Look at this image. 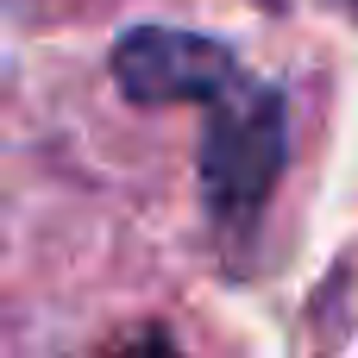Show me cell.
I'll list each match as a JSON object with an SVG mask.
<instances>
[{"label": "cell", "mask_w": 358, "mask_h": 358, "mask_svg": "<svg viewBox=\"0 0 358 358\" xmlns=\"http://www.w3.org/2000/svg\"><path fill=\"white\" fill-rule=\"evenodd\" d=\"M201 120V195L220 233H239L258 220V208L271 201L283 157H289V120H283V94L245 69H233L208 101Z\"/></svg>", "instance_id": "obj_1"}, {"label": "cell", "mask_w": 358, "mask_h": 358, "mask_svg": "<svg viewBox=\"0 0 358 358\" xmlns=\"http://www.w3.org/2000/svg\"><path fill=\"white\" fill-rule=\"evenodd\" d=\"M340 6H346V13H358V0H340Z\"/></svg>", "instance_id": "obj_4"}, {"label": "cell", "mask_w": 358, "mask_h": 358, "mask_svg": "<svg viewBox=\"0 0 358 358\" xmlns=\"http://www.w3.org/2000/svg\"><path fill=\"white\" fill-rule=\"evenodd\" d=\"M107 358H182V352L170 346V334H157V327H145V334H132L126 346H113Z\"/></svg>", "instance_id": "obj_3"}, {"label": "cell", "mask_w": 358, "mask_h": 358, "mask_svg": "<svg viewBox=\"0 0 358 358\" xmlns=\"http://www.w3.org/2000/svg\"><path fill=\"white\" fill-rule=\"evenodd\" d=\"M233 69L239 63L227 57V44L195 38V31H170V25H138L113 50V82L145 107H170V101L201 107Z\"/></svg>", "instance_id": "obj_2"}]
</instances>
